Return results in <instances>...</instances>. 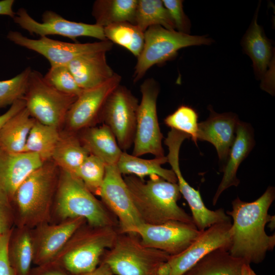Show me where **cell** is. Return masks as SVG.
<instances>
[{
  "label": "cell",
  "instance_id": "33",
  "mask_svg": "<svg viewBox=\"0 0 275 275\" xmlns=\"http://www.w3.org/2000/svg\"><path fill=\"white\" fill-rule=\"evenodd\" d=\"M9 257L20 275H26L34 257V245L31 234L22 232L9 249Z\"/></svg>",
  "mask_w": 275,
  "mask_h": 275
},
{
  "label": "cell",
  "instance_id": "24",
  "mask_svg": "<svg viewBox=\"0 0 275 275\" xmlns=\"http://www.w3.org/2000/svg\"><path fill=\"white\" fill-rule=\"evenodd\" d=\"M81 141L90 154L99 158L105 165L117 164L123 152L112 131L104 124L86 128Z\"/></svg>",
  "mask_w": 275,
  "mask_h": 275
},
{
  "label": "cell",
  "instance_id": "31",
  "mask_svg": "<svg viewBox=\"0 0 275 275\" xmlns=\"http://www.w3.org/2000/svg\"><path fill=\"white\" fill-rule=\"evenodd\" d=\"M134 24L144 33L153 25L175 30L169 12L160 0L138 1Z\"/></svg>",
  "mask_w": 275,
  "mask_h": 275
},
{
  "label": "cell",
  "instance_id": "17",
  "mask_svg": "<svg viewBox=\"0 0 275 275\" xmlns=\"http://www.w3.org/2000/svg\"><path fill=\"white\" fill-rule=\"evenodd\" d=\"M121 76L115 73L112 78L95 88L84 90L72 104L65 121L71 130L87 128L101 120L105 103L112 92L120 85Z\"/></svg>",
  "mask_w": 275,
  "mask_h": 275
},
{
  "label": "cell",
  "instance_id": "41",
  "mask_svg": "<svg viewBox=\"0 0 275 275\" xmlns=\"http://www.w3.org/2000/svg\"><path fill=\"white\" fill-rule=\"evenodd\" d=\"M25 107V101L22 98L15 101L4 114L0 115V129L12 116Z\"/></svg>",
  "mask_w": 275,
  "mask_h": 275
},
{
  "label": "cell",
  "instance_id": "38",
  "mask_svg": "<svg viewBox=\"0 0 275 275\" xmlns=\"http://www.w3.org/2000/svg\"><path fill=\"white\" fill-rule=\"evenodd\" d=\"M162 2L171 17L175 30L189 34L191 22L184 12L183 1L163 0Z\"/></svg>",
  "mask_w": 275,
  "mask_h": 275
},
{
  "label": "cell",
  "instance_id": "7",
  "mask_svg": "<svg viewBox=\"0 0 275 275\" xmlns=\"http://www.w3.org/2000/svg\"><path fill=\"white\" fill-rule=\"evenodd\" d=\"M55 170L43 164L19 185L14 196L23 224L35 225L47 214L55 183Z\"/></svg>",
  "mask_w": 275,
  "mask_h": 275
},
{
  "label": "cell",
  "instance_id": "39",
  "mask_svg": "<svg viewBox=\"0 0 275 275\" xmlns=\"http://www.w3.org/2000/svg\"><path fill=\"white\" fill-rule=\"evenodd\" d=\"M10 231L0 236V275H15L9 253Z\"/></svg>",
  "mask_w": 275,
  "mask_h": 275
},
{
  "label": "cell",
  "instance_id": "42",
  "mask_svg": "<svg viewBox=\"0 0 275 275\" xmlns=\"http://www.w3.org/2000/svg\"><path fill=\"white\" fill-rule=\"evenodd\" d=\"M14 2V0L0 1V15L8 16L13 19L16 14L13 10Z\"/></svg>",
  "mask_w": 275,
  "mask_h": 275
},
{
  "label": "cell",
  "instance_id": "26",
  "mask_svg": "<svg viewBox=\"0 0 275 275\" xmlns=\"http://www.w3.org/2000/svg\"><path fill=\"white\" fill-rule=\"evenodd\" d=\"M168 162L167 156L145 159L123 151L117 163L121 174L135 176L141 180L145 176H159L173 183H177L172 170L166 169L161 165Z\"/></svg>",
  "mask_w": 275,
  "mask_h": 275
},
{
  "label": "cell",
  "instance_id": "23",
  "mask_svg": "<svg viewBox=\"0 0 275 275\" xmlns=\"http://www.w3.org/2000/svg\"><path fill=\"white\" fill-rule=\"evenodd\" d=\"M258 12L244 34L241 45L244 52L251 58L256 76H265L271 64L273 48L262 28L258 23Z\"/></svg>",
  "mask_w": 275,
  "mask_h": 275
},
{
  "label": "cell",
  "instance_id": "21",
  "mask_svg": "<svg viewBox=\"0 0 275 275\" xmlns=\"http://www.w3.org/2000/svg\"><path fill=\"white\" fill-rule=\"evenodd\" d=\"M105 51H99L79 56L71 61L67 67L78 86L82 90L98 87L114 75L108 65Z\"/></svg>",
  "mask_w": 275,
  "mask_h": 275
},
{
  "label": "cell",
  "instance_id": "10",
  "mask_svg": "<svg viewBox=\"0 0 275 275\" xmlns=\"http://www.w3.org/2000/svg\"><path fill=\"white\" fill-rule=\"evenodd\" d=\"M189 138L187 134L171 129L164 143L169 150L168 162L176 176L180 194L189 205L195 225L202 231L214 224L231 221V218L223 208L209 209L205 205L200 191L190 186L182 176L179 166V151L183 142Z\"/></svg>",
  "mask_w": 275,
  "mask_h": 275
},
{
  "label": "cell",
  "instance_id": "15",
  "mask_svg": "<svg viewBox=\"0 0 275 275\" xmlns=\"http://www.w3.org/2000/svg\"><path fill=\"white\" fill-rule=\"evenodd\" d=\"M231 221L214 224L201 232L182 252L171 256L167 262L171 275H182L198 261L212 251L229 250L232 239Z\"/></svg>",
  "mask_w": 275,
  "mask_h": 275
},
{
  "label": "cell",
  "instance_id": "9",
  "mask_svg": "<svg viewBox=\"0 0 275 275\" xmlns=\"http://www.w3.org/2000/svg\"><path fill=\"white\" fill-rule=\"evenodd\" d=\"M92 228L77 235L63 257L64 266L74 274L96 269L101 256L113 246L118 235L114 226Z\"/></svg>",
  "mask_w": 275,
  "mask_h": 275
},
{
  "label": "cell",
  "instance_id": "22",
  "mask_svg": "<svg viewBox=\"0 0 275 275\" xmlns=\"http://www.w3.org/2000/svg\"><path fill=\"white\" fill-rule=\"evenodd\" d=\"M85 220L81 217L69 219L61 224L42 228L34 246V257L40 263L53 258L81 227Z\"/></svg>",
  "mask_w": 275,
  "mask_h": 275
},
{
  "label": "cell",
  "instance_id": "30",
  "mask_svg": "<svg viewBox=\"0 0 275 275\" xmlns=\"http://www.w3.org/2000/svg\"><path fill=\"white\" fill-rule=\"evenodd\" d=\"M89 154L80 141L70 135L60 137L51 158L63 170L73 174Z\"/></svg>",
  "mask_w": 275,
  "mask_h": 275
},
{
  "label": "cell",
  "instance_id": "20",
  "mask_svg": "<svg viewBox=\"0 0 275 275\" xmlns=\"http://www.w3.org/2000/svg\"><path fill=\"white\" fill-rule=\"evenodd\" d=\"M255 144L252 127L246 122L239 121L235 138L231 148L226 163L222 169L224 172L222 181L213 197L215 205L221 195L232 186H237L240 182L236 174L241 163L249 155Z\"/></svg>",
  "mask_w": 275,
  "mask_h": 275
},
{
  "label": "cell",
  "instance_id": "46",
  "mask_svg": "<svg viewBox=\"0 0 275 275\" xmlns=\"http://www.w3.org/2000/svg\"><path fill=\"white\" fill-rule=\"evenodd\" d=\"M253 275H257V274H256V273L255 272H254Z\"/></svg>",
  "mask_w": 275,
  "mask_h": 275
},
{
  "label": "cell",
  "instance_id": "36",
  "mask_svg": "<svg viewBox=\"0 0 275 275\" xmlns=\"http://www.w3.org/2000/svg\"><path fill=\"white\" fill-rule=\"evenodd\" d=\"M32 70L30 67H28L13 77L0 80V108L11 106L23 98Z\"/></svg>",
  "mask_w": 275,
  "mask_h": 275
},
{
  "label": "cell",
  "instance_id": "3",
  "mask_svg": "<svg viewBox=\"0 0 275 275\" xmlns=\"http://www.w3.org/2000/svg\"><path fill=\"white\" fill-rule=\"evenodd\" d=\"M56 210L60 217H81L94 227L114 226L104 206L74 174L63 170L58 186Z\"/></svg>",
  "mask_w": 275,
  "mask_h": 275
},
{
  "label": "cell",
  "instance_id": "29",
  "mask_svg": "<svg viewBox=\"0 0 275 275\" xmlns=\"http://www.w3.org/2000/svg\"><path fill=\"white\" fill-rule=\"evenodd\" d=\"M58 128L36 120L28 137L24 152L36 154L43 161L51 158L60 138Z\"/></svg>",
  "mask_w": 275,
  "mask_h": 275
},
{
  "label": "cell",
  "instance_id": "14",
  "mask_svg": "<svg viewBox=\"0 0 275 275\" xmlns=\"http://www.w3.org/2000/svg\"><path fill=\"white\" fill-rule=\"evenodd\" d=\"M99 195L117 217L121 233L132 234L133 230L143 223L117 164L105 165V176Z\"/></svg>",
  "mask_w": 275,
  "mask_h": 275
},
{
  "label": "cell",
  "instance_id": "40",
  "mask_svg": "<svg viewBox=\"0 0 275 275\" xmlns=\"http://www.w3.org/2000/svg\"><path fill=\"white\" fill-rule=\"evenodd\" d=\"M10 199L0 186V236L10 231L11 212Z\"/></svg>",
  "mask_w": 275,
  "mask_h": 275
},
{
  "label": "cell",
  "instance_id": "4",
  "mask_svg": "<svg viewBox=\"0 0 275 275\" xmlns=\"http://www.w3.org/2000/svg\"><path fill=\"white\" fill-rule=\"evenodd\" d=\"M170 256L144 245L135 235L120 233L102 262L114 275H156L159 266Z\"/></svg>",
  "mask_w": 275,
  "mask_h": 275
},
{
  "label": "cell",
  "instance_id": "44",
  "mask_svg": "<svg viewBox=\"0 0 275 275\" xmlns=\"http://www.w3.org/2000/svg\"><path fill=\"white\" fill-rule=\"evenodd\" d=\"M254 271L251 268L250 264L244 263L242 267L241 275H253Z\"/></svg>",
  "mask_w": 275,
  "mask_h": 275
},
{
  "label": "cell",
  "instance_id": "11",
  "mask_svg": "<svg viewBox=\"0 0 275 275\" xmlns=\"http://www.w3.org/2000/svg\"><path fill=\"white\" fill-rule=\"evenodd\" d=\"M139 105L130 91L120 85L110 94L103 108L101 120L112 131L123 151L133 143Z\"/></svg>",
  "mask_w": 275,
  "mask_h": 275
},
{
  "label": "cell",
  "instance_id": "25",
  "mask_svg": "<svg viewBox=\"0 0 275 275\" xmlns=\"http://www.w3.org/2000/svg\"><path fill=\"white\" fill-rule=\"evenodd\" d=\"M242 260L220 249L209 253L182 275H241Z\"/></svg>",
  "mask_w": 275,
  "mask_h": 275
},
{
  "label": "cell",
  "instance_id": "8",
  "mask_svg": "<svg viewBox=\"0 0 275 275\" xmlns=\"http://www.w3.org/2000/svg\"><path fill=\"white\" fill-rule=\"evenodd\" d=\"M142 100L139 105L132 154L139 157L151 154L155 157L165 156L162 146L163 136L160 131L156 110L159 93L158 84L153 78L141 85Z\"/></svg>",
  "mask_w": 275,
  "mask_h": 275
},
{
  "label": "cell",
  "instance_id": "5",
  "mask_svg": "<svg viewBox=\"0 0 275 275\" xmlns=\"http://www.w3.org/2000/svg\"><path fill=\"white\" fill-rule=\"evenodd\" d=\"M212 40L206 36L191 35L169 30L160 25L148 28L144 33V44L137 57L133 81L143 77L149 69L174 59L181 48L195 45H209Z\"/></svg>",
  "mask_w": 275,
  "mask_h": 275
},
{
  "label": "cell",
  "instance_id": "35",
  "mask_svg": "<svg viewBox=\"0 0 275 275\" xmlns=\"http://www.w3.org/2000/svg\"><path fill=\"white\" fill-rule=\"evenodd\" d=\"M198 119V114L195 109L188 105H181L168 115L164 122L171 129L188 135L197 145Z\"/></svg>",
  "mask_w": 275,
  "mask_h": 275
},
{
  "label": "cell",
  "instance_id": "32",
  "mask_svg": "<svg viewBox=\"0 0 275 275\" xmlns=\"http://www.w3.org/2000/svg\"><path fill=\"white\" fill-rule=\"evenodd\" d=\"M106 40L127 49L138 57L144 44V33L136 25L128 22L109 25L103 28Z\"/></svg>",
  "mask_w": 275,
  "mask_h": 275
},
{
  "label": "cell",
  "instance_id": "6",
  "mask_svg": "<svg viewBox=\"0 0 275 275\" xmlns=\"http://www.w3.org/2000/svg\"><path fill=\"white\" fill-rule=\"evenodd\" d=\"M76 98L57 90L40 72L32 70L23 99L25 108L35 120L58 128Z\"/></svg>",
  "mask_w": 275,
  "mask_h": 275
},
{
  "label": "cell",
  "instance_id": "1",
  "mask_svg": "<svg viewBox=\"0 0 275 275\" xmlns=\"http://www.w3.org/2000/svg\"><path fill=\"white\" fill-rule=\"evenodd\" d=\"M274 199V187L268 186L254 201H243L238 197L232 201V210L226 212L233 219L229 250L232 256L246 264H258L264 260L268 251L273 249L274 233L267 235L265 228L267 223L274 222V216L268 214Z\"/></svg>",
  "mask_w": 275,
  "mask_h": 275
},
{
  "label": "cell",
  "instance_id": "18",
  "mask_svg": "<svg viewBox=\"0 0 275 275\" xmlns=\"http://www.w3.org/2000/svg\"><path fill=\"white\" fill-rule=\"evenodd\" d=\"M208 108L210 111L208 118L198 123L197 139L212 144L217 151L219 161L224 162L225 166L235 138L236 127L239 120L234 113L218 114L215 112L211 106Z\"/></svg>",
  "mask_w": 275,
  "mask_h": 275
},
{
  "label": "cell",
  "instance_id": "19",
  "mask_svg": "<svg viewBox=\"0 0 275 275\" xmlns=\"http://www.w3.org/2000/svg\"><path fill=\"white\" fill-rule=\"evenodd\" d=\"M44 164L37 154L14 153L0 147V186L8 197L13 198L19 185Z\"/></svg>",
  "mask_w": 275,
  "mask_h": 275
},
{
  "label": "cell",
  "instance_id": "34",
  "mask_svg": "<svg viewBox=\"0 0 275 275\" xmlns=\"http://www.w3.org/2000/svg\"><path fill=\"white\" fill-rule=\"evenodd\" d=\"M105 173V164L99 158L89 154L73 174L92 193L99 195Z\"/></svg>",
  "mask_w": 275,
  "mask_h": 275
},
{
  "label": "cell",
  "instance_id": "45",
  "mask_svg": "<svg viewBox=\"0 0 275 275\" xmlns=\"http://www.w3.org/2000/svg\"><path fill=\"white\" fill-rule=\"evenodd\" d=\"M43 275H65V274H64L63 273L59 272V271H49V272H46L45 273L43 274Z\"/></svg>",
  "mask_w": 275,
  "mask_h": 275
},
{
  "label": "cell",
  "instance_id": "28",
  "mask_svg": "<svg viewBox=\"0 0 275 275\" xmlns=\"http://www.w3.org/2000/svg\"><path fill=\"white\" fill-rule=\"evenodd\" d=\"M137 4V0H97L92 14L95 24L103 28L124 22L134 24Z\"/></svg>",
  "mask_w": 275,
  "mask_h": 275
},
{
  "label": "cell",
  "instance_id": "16",
  "mask_svg": "<svg viewBox=\"0 0 275 275\" xmlns=\"http://www.w3.org/2000/svg\"><path fill=\"white\" fill-rule=\"evenodd\" d=\"M201 232L194 224L169 222L159 225L141 224L132 234L138 236L144 245L173 256L185 250Z\"/></svg>",
  "mask_w": 275,
  "mask_h": 275
},
{
  "label": "cell",
  "instance_id": "12",
  "mask_svg": "<svg viewBox=\"0 0 275 275\" xmlns=\"http://www.w3.org/2000/svg\"><path fill=\"white\" fill-rule=\"evenodd\" d=\"M7 38L13 43L33 50L44 57L50 67L67 66L75 58L84 54L112 49L113 43L106 40L93 43H70L53 40L48 37L34 39L17 31H10Z\"/></svg>",
  "mask_w": 275,
  "mask_h": 275
},
{
  "label": "cell",
  "instance_id": "43",
  "mask_svg": "<svg viewBox=\"0 0 275 275\" xmlns=\"http://www.w3.org/2000/svg\"><path fill=\"white\" fill-rule=\"evenodd\" d=\"M81 275H114L109 266L101 262L94 270Z\"/></svg>",
  "mask_w": 275,
  "mask_h": 275
},
{
  "label": "cell",
  "instance_id": "13",
  "mask_svg": "<svg viewBox=\"0 0 275 275\" xmlns=\"http://www.w3.org/2000/svg\"><path fill=\"white\" fill-rule=\"evenodd\" d=\"M14 22L32 35L42 37L59 35L67 37L74 41L79 37H90L106 40L103 28L95 24H88L68 20L51 10L45 11L42 15V21L38 22L31 17L26 9L19 8L13 18Z\"/></svg>",
  "mask_w": 275,
  "mask_h": 275
},
{
  "label": "cell",
  "instance_id": "2",
  "mask_svg": "<svg viewBox=\"0 0 275 275\" xmlns=\"http://www.w3.org/2000/svg\"><path fill=\"white\" fill-rule=\"evenodd\" d=\"M145 181L129 175L124 179L143 223L159 225L169 222L194 224L191 216L178 204L181 197L177 183L154 176Z\"/></svg>",
  "mask_w": 275,
  "mask_h": 275
},
{
  "label": "cell",
  "instance_id": "37",
  "mask_svg": "<svg viewBox=\"0 0 275 275\" xmlns=\"http://www.w3.org/2000/svg\"><path fill=\"white\" fill-rule=\"evenodd\" d=\"M43 76L48 84L64 94L77 97L84 90L78 86L67 66L50 67Z\"/></svg>",
  "mask_w": 275,
  "mask_h": 275
},
{
  "label": "cell",
  "instance_id": "27",
  "mask_svg": "<svg viewBox=\"0 0 275 275\" xmlns=\"http://www.w3.org/2000/svg\"><path fill=\"white\" fill-rule=\"evenodd\" d=\"M35 121L25 107L12 116L0 129V147L11 152H23Z\"/></svg>",
  "mask_w": 275,
  "mask_h": 275
}]
</instances>
